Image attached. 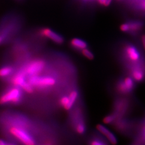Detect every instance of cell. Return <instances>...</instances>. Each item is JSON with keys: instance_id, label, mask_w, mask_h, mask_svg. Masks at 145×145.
I'll list each match as a JSON object with an SVG mask.
<instances>
[{"instance_id": "obj_10", "label": "cell", "mask_w": 145, "mask_h": 145, "mask_svg": "<svg viewBox=\"0 0 145 145\" xmlns=\"http://www.w3.org/2000/svg\"><path fill=\"white\" fill-rule=\"evenodd\" d=\"M128 25V32L131 36L137 37L143 30L145 23L142 21H130L127 22Z\"/></svg>"}, {"instance_id": "obj_23", "label": "cell", "mask_w": 145, "mask_h": 145, "mask_svg": "<svg viewBox=\"0 0 145 145\" xmlns=\"http://www.w3.org/2000/svg\"><path fill=\"white\" fill-rule=\"evenodd\" d=\"M112 0H105V3L104 6L105 7H108L111 3Z\"/></svg>"}, {"instance_id": "obj_1", "label": "cell", "mask_w": 145, "mask_h": 145, "mask_svg": "<svg viewBox=\"0 0 145 145\" xmlns=\"http://www.w3.org/2000/svg\"><path fill=\"white\" fill-rule=\"evenodd\" d=\"M119 59L126 74L135 68L145 65L144 51L139 44L123 42L120 48Z\"/></svg>"}, {"instance_id": "obj_22", "label": "cell", "mask_w": 145, "mask_h": 145, "mask_svg": "<svg viewBox=\"0 0 145 145\" xmlns=\"http://www.w3.org/2000/svg\"><path fill=\"white\" fill-rule=\"evenodd\" d=\"M90 144L92 145H106V143H105L102 140L99 139H96L92 140L90 142Z\"/></svg>"}, {"instance_id": "obj_9", "label": "cell", "mask_w": 145, "mask_h": 145, "mask_svg": "<svg viewBox=\"0 0 145 145\" xmlns=\"http://www.w3.org/2000/svg\"><path fill=\"white\" fill-rule=\"evenodd\" d=\"M78 93L76 90H73L68 96H62L59 100L60 105L66 110H70L78 99Z\"/></svg>"}, {"instance_id": "obj_5", "label": "cell", "mask_w": 145, "mask_h": 145, "mask_svg": "<svg viewBox=\"0 0 145 145\" xmlns=\"http://www.w3.org/2000/svg\"><path fill=\"white\" fill-rule=\"evenodd\" d=\"M22 97V91L20 89L15 87L8 90L0 97V104L18 103Z\"/></svg>"}, {"instance_id": "obj_13", "label": "cell", "mask_w": 145, "mask_h": 145, "mask_svg": "<svg viewBox=\"0 0 145 145\" xmlns=\"http://www.w3.org/2000/svg\"><path fill=\"white\" fill-rule=\"evenodd\" d=\"M97 129L100 133L105 135L106 139L109 141V142L112 145H116L117 143V139L116 137L111 131H110L107 128L104 127L102 125L99 124L97 125Z\"/></svg>"}, {"instance_id": "obj_6", "label": "cell", "mask_w": 145, "mask_h": 145, "mask_svg": "<svg viewBox=\"0 0 145 145\" xmlns=\"http://www.w3.org/2000/svg\"><path fill=\"white\" fill-rule=\"evenodd\" d=\"M45 66V63L44 60L37 59L27 64L26 66L22 71L26 76H30L39 75L43 71Z\"/></svg>"}, {"instance_id": "obj_16", "label": "cell", "mask_w": 145, "mask_h": 145, "mask_svg": "<svg viewBox=\"0 0 145 145\" xmlns=\"http://www.w3.org/2000/svg\"><path fill=\"white\" fill-rule=\"evenodd\" d=\"M13 72V68L10 66H6L0 69V77L5 78L9 76Z\"/></svg>"}, {"instance_id": "obj_4", "label": "cell", "mask_w": 145, "mask_h": 145, "mask_svg": "<svg viewBox=\"0 0 145 145\" xmlns=\"http://www.w3.org/2000/svg\"><path fill=\"white\" fill-rule=\"evenodd\" d=\"M27 81L37 89H44L51 88L56 83V79L48 76H39L38 75L29 76Z\"/></svg>"}, {"instance_id": "obj_8", "label": "cell", "mask_w": 145, "mask_h": 145, "mask_svg": "<svg viewBox=\"0 0 145 145\" xmlns=\"http://www.w3.org/2000/svg\"><path fill=\"white\" fill-rule=\"evenodd\" d=\"M11 134L21 141L23 144L26 145H33L35 144L34 139L26 132L25 130L17 127H12L10 130Z\"/></svg>"}, {"instance_id": "obj_20", "label": "cell", "mask_w": 145, "mask_h": 145, "mask_svg": "<svg viewBox=\"0 0 145 145\" xmlns=\"http://www.w3.org/2000/svg\"><path fill=\"white\" fill-rule=\"evenodd\" d=\"M86 126L82 123H80L76 126L75 130L79 135H83L86 132Z\"/></svg>"}, {"instance_id": "obj_24", "label": "cell", "mask_w": 145, "mask_h": 145, "mask_svg": "<svg viewBox=\"0 0 145 145\" xmlns=\"http://www.w3.org/2000/svg\"><path fill=\"white\" fill-rule=\"evenodd\" d=\"M10 145L9 144H8L5 142V141L4 140H2V139H0V145Z\"/></svg>"}, {"instance_id": "obj_12", "label": "cell", "mask_w": 145, "mask_h": 145, "mask_svg": "<svg viewBox=\"0 0 145 145\" xmlns=\"http://www.w3.org/2000/svg\"><path fill=\"white\" fill-rule=\"evenodd\" d=\"M115 90L117 93L124 96H132V92L125 83L124 76L119 78L115 84Z\"/></svg>"}, {"instance_id": "obj_21", "label": "cell", "mask_w": 145, "mask_h": 145, "mask_svg": "<svg viewBox=\"0 0 145 145\" xmlns=\"http://www.w3.org/2000/svg\"><path fill=\"white\" fill-rule=\"evenodd\" d=\"M140 46L143 49V50L145 51V33H143L141 35L140 38V42L139 43Z\"/></svg>"}, {"instance_id": "obj_19", "label": "cell", "mask_w": 145, "mask_h": 145, "mask_svg": "<svg viewBox=\"0 0 145 145\" xmlns=\"http://www.w3.org/2000/svg\"><path fill=\"white\" fill-rule=\"evenodd\" d=\"M82 54H83V56L85 57L86 58L89 60H93L94 58V55L92 52H91L87 48H86L82 50Z\"/></svg>"}, {"instance_id": "obj_7", "label": "cell", "mask_w": 145, "mask_h": 145, "mask_svg": "<svg viewBox=\"0 0 145 145\" xmlns=\"http://www.w3.org/2000/svg\"><path fill=\"white\" fill-rule=\"evenodd\" d=\"M132 138V145H145V114L142 119H139L137 129Z\"/></svg>"}, {"instance_id": "obj_11", "label": "cell", "mask_w": 145, "mask_h": 145, "mask_svg": "<svg viewBox=\"0 0 145 145\" xmlns=\"http://www.w3.org/2000/svg\"><path fill=\"white\" fill-rule=\"evenodd\" d=\"M40 34L42 36L46 37L57 44H62L64 41L62 36L49 28L42 29L40 31Z\"/></svg>"}, {"instance_id": "obj_3", "label": "cell", "mask_w": 145, "mask_h": 145, "mask_svg": "<svg viewBox=\"0 0 145 145\" xmlns=\"http://www.w3.org/2000/svg\"><path fill=\"white\" fill-rule=\"evenodd\" d=\"M139 119L125 117L119 118L115 121V127L121 134L132 137L135 135Z\"/></svg>"}, {"instance_id": "obj_25", "label": "cell", "mask_w": 145, "mask_h": 145, "mask_svg": "<svg viewBox=\"0 0 145 145\" xmlns=\"http://www.w3.org/2000/svg\"><path fill=\"white\" fill-rule=\"evenodd\" d=\"M2 37L0 36V42H2Z\"/></svg>"}, {"instance_id": "obj_18", "label": "cell", "mask_w": 145, "mask_h": 145, "mask_svg": "<svg viewBox=\"0 0 145 145\" xmlns=\"http://www.w3.org/2000/svg\"><path fill=\"white\" fill-rule=\"evenodd\" d=\"M21 88L27 93H32L34 91V87L28 81H26L21 87Z\"/></svg>"}, {"instance_id": "obj_27", "label": "cell", "mask_w": 145, "mask_h": 145, "mask_svg": "<svg viewBox=\"0 0 145 145\" xmlns=\"http://www.w3.org/2000/svg\"><path fill=\"white\" fill-rule=\"evenodd\" d=\"M117 1H121V0H117Z\"/></svg>"}, {"instance_id": "obj_17", "label": "cell", "mask_w": 145, "mask_h": 145, "mask_svg": "<svg viewBox=\"0 0 145 145\" xmlns=\"http://www.w3.org/2000/svg\"><path fill=\"white\" fill-rule=\"evenodd\" d=\"M117 119L118 117L116 114L114 113H112L105 117L103 119V122L105 124H112Z\"/></svg>"}, {"instance_id": "obj_15", "label": "cell", "mask_w": 145, "mask_h": 145, "mask_svg": "<svg viewBox=\"0 0 145 145\" xmlns=\"http://www.w3.org/2000/svg\"><path fill=\"white\" fill-rule=\"evenodd\" d=\"M71 45L74 48L81 51L87 48V44L86 42L79 38H73L71 42Z\"/></svg>"}, {"instance_id": "obj_2", "label": "cell", "mask_w": 145, "mask_h": 145, "mask_svg": "<svg viewBox=\"0 0 145 145\" xmlns=\"http://www.w3.org/2000/svg\"><path fill=\"white\" fill-rule=\"evenodd\" d=\"M135 101L132 96H124L116 100L114 103V114L118 118L128 117L133 111Z\"/></svg>"}, {"instance_id": "obj_14", "label": "cell", "mask_w": 145, "mask_h": 145, "mask_svg": "<svg viewBox=\"0 0 145 145\" xmlns=\"http://www.w3.org/2000/svg\"><path fill=\"white\" fill-rule=\"evenodd\" d=\"M25 78V74L22 71H21L15 75V76L11 80V82L15 87L21 88V87L24 84V83L26 82Z\"/></svg>"}, {"instance_id": "obj_26", "label": "cell", "mask_w": 145, "mask_h": 145, "mask_svg": "<svg viewBox=\"0 0 145 145\" xmlns=\"http://www.w3.org/2000/svg\"><path fill=\"white\" fill-rule=\"evenodd\" d=\"M84 1H92V0H83Z\"/></svg>"}]
</instances>
